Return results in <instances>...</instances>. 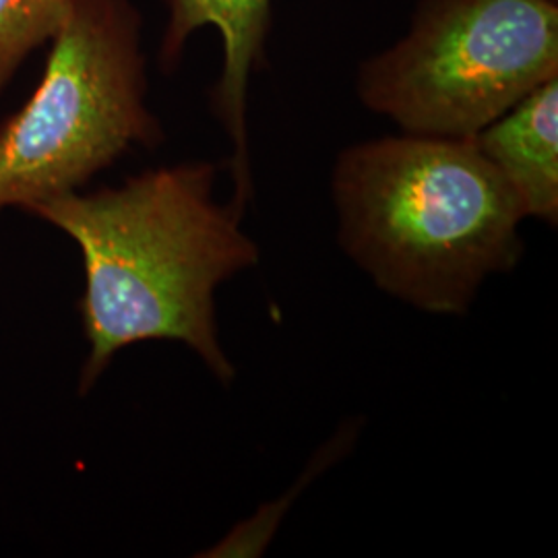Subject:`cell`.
I'll return each mask as SVG.
<instances>
[{
	"label": "cell",
	"instance_id": "277c9868",
	"mask_svg": "<svg viewBox=\"0 0 558 558\" xmlns=\"http://www.w3.org/2000/svg\"><path fill=\"white\" fill-rule=\"evenodd\" d=\"M558 77L557 0H422L360 69L362 104L403 133L468 140Z\"/></svg>",
	"mask_w": 558,
	"mask_h": 558
},
{
	"label": "cell",
	"instance_id": "6da1fadb",
	"mask_svg": "<svg viewBox=\"0 0 558 558\" xmlns=\"http://www.w3.org/2000/svg\"><path fill=\"white\" fill-rule=\"evenodd\" d=\"M216 174L209 161L166 166L117 189L75 191L27 209L80 246L89 345L81 393L124 348L156 339L191 348L223 385L236 379L220 341L216 292L259 263V246L242 230L239 209L214 197Z\"/></svg>",
	"mask_w": 558,
	"mask_h": 558
},
{
	"label": "cell",
	"instance_id": "52a82bcc",
	"mask_svg": "<svg viewBox=\"0 0 558 558\" xmlns=\"http://www.w3.org/2000/svg\"><path fill=\"white\" fill-rule=\"evenodd\" d=\"M73 0H0V92L23 60L52 40Z\"/></svg>",
	"mask_w": 558,
	"mask_h": 558
},
{
	"label": "cell",
	"instance_id": "8992f818",
	"mask_svg": "<svg viewBox=\"0 0 558 558\" xmlns=\"http://www.w3.org/2000/svg\"><path fill=\"white\" fill-rule=\"evenodd\" d=\"M518 195L525 218L558 221V77L472 137Z\"/></svg>",
	"mask_w": 558,
	"mask_h": 558
},
{
	"label": "cell",
	"instance_id": "5b68a950",
	"mask_svg": "<svg viewBox=\"0 0 558 558\" xmlns=\"http://www.w3.org/2000/svg\"><path fill=\"white\" fill-rule=\"evenodd\" d=\"M168 25L160 57L163 69L177 64L186 40L199 27H216L223 41V66L211 106L232 141V205L240 214L253 197L246 104L253 73L265 64V41L271 27V0H163Z\"/></svg>",
	"mask_w": 558,
	"mask_h": 558
},
{
	"label": "cell",
	"instance_id": "7a4b0ae2",
	"mask_svg": "<svg viewBox=\"0 0 558 558\" xmlns=\"http://www.w3.org/2000/svg\"><path fill=\"white\" fill-rule=\"evenodd\" d=\"M331 193L343 253L424 313H468L480 288L523 257V207L472 137L403 133L352 145Z\"/></svg>",
	"mask_w": 558,
	"mask_h": 558
},
{
	"label": "cell",
	"instance_id": "3957f363",
	"mask_svg": "<svg viewBox=\"0 0 558 558\" xmlns=\"http://www.w3.org/2000/svg\"><path fill=\"white\" fill-rule=\"evenodd\" d=\"M141 17L129 0H73L40 85L0 124V211L80 191L161 141L145 106Z\"/></svg>",
	"mask_w": 558,
	"mask_h": 558
}]
</instances>
